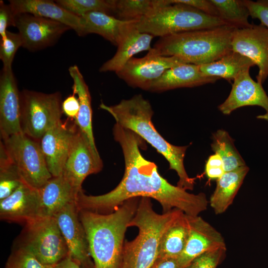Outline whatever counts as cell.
<instances>
[{
    "mask_svg": "<svg viewBox=\"0 0 268 268\" xmlns=\"http://www.w3.org/2000/svg\"><path fill=\"white\" fill-rule=\"evenodd\" d=\"M113 14L125 21L138 22L160 7L171 4L170 0H113Z\"/></svg>",
    "mask_w": 268,
    "mask_h": 268,
    "instance_id": "obj_29",
    "label": "cell"
},
{
    "mask_svg": "<svg viewBox=\"0 0 268 268\" xmlns=\"http://www.w3.org/2000/svg\"><path fill=\"white\" fill-rule=\"evenodd\" d=\"M22 42L23 47L35 51L52 46L70 27L57 21L29 13L15 16V25Z\"/></svg>",
    "mask_w": 268,
    "mask_h": 268,
    "instance_id": "obj_13",
    "label": "cell"
},
{
    "mask_svg": "<svg viewBox=\"0 0 268 268\" xmlns=\"http://www.w3.org/2000/svg\"><path fill=\"white\" fill-rule=\"evenodd\" d=\"M103 163L98 150L91 146L87 137L75 126L69 155L62 175L78 192L89 175L102 169Z\"/></svg>",
    "mask_w": 268,
    "mask_h": 268,
    "instance_id": "obj_10",
    "label": "cell"
},
{
    "mask_svg": "<svg viewBox=\"0 0 268 268\" xmlns=\"http://www.w3.org/2000/svg\"><path fill=\"white\" fill-rule=\"evenodd\" d=\"M24 183L18 169L11 162L0 141V200L9 196Z\"/></svg>",
    "mask_w": 268,
    "mask_h": 268,
    "instance_id": "obj_32",
    "label": "cell"
},
{
    "mask_svg": "<svg viewBox=\"0 0 268 268\" xmlns=\"http://www.w3.org/2000/svg\"><path fill=\"white\" fill-rule=\"evenodd\" d=\"M249 70L242 71L234 78L228 96L218 106V109L227 115L244 106H260L266 113L259 115L257 118L268 121V96L262 84L252 78Z\"/></svg>",
    "mask_w": 268,
    "mask_h": 268,
    "instance_id": "obj_16",
    "label": "cell"
},
{
    "mask_svg": "<svg viewBox=\"0 0 268 268\" xmlns=\"http://www.w3.org/2000/svg\"><path fill=\"white\" fill-rule=\"evenodd\" d=\"M62 109L63 113L68 118L75 120L79 110V102L75 94L73 93L65 99L62 104Z\"/></svg>",
    "mask_w": 268,
    "mask_h": 268,
    "instance_id": "obj_41",
    "label": "cell"
},
{
    "mask_svg": "<svg viewBox=\"0 0 268 268\" xmlns=\"http://www.w3.org/2000/svg\"><path fill=\"white\" fill-rule=\"evenodd\" d=\"M55 2L69 12L79 17L95 11L113 16V0H58Z\"/></svg>",
    "mask_w": 268,
    "mask_h": 268,
    "instance_id": "obj_33",
    "label": "cell"
},
{
    "mask_svg": "<svg viewBox=\"0 0 268 268\" xmlns=\"http://www.w3.org/2000/svg\"><path fill=\"white\" fill-rule=\"evenodd\" d=\"M231 46L232 51L250 58L258 67L256 78L263 84L268 77V29L262 24L236 29Z\"/></svg>",
    "mask_w": 268,
    "mask_h": 268,
    "instance_id": "obj_14",
    "label": "cell"
},
{
    "mask_svg": "<svg viewBox=\"0 0 268 268\" xmlns=\"http://www.w3.org/2000/svg\"><path fill=\"white\" fill-rule=\"evenodd\" d=\"M2 140L9 158L26 184L39 189L53 177L48 168L40 141L23 133Z\"/></svg>",
    "mask_w": 268,
    "mask_h": 268,
    "instance_id": "obj_9",
    "label": "cell"
},
{
    "mask_svg": "<svg viewBox=\"0 0 268 268\" xmlns=\"http://www.w3.org/2000/svg\"><path fill=\"white\" fill-rule=\"evenodd\" d=\"M243 1L249 10L250 16L259 19L261 24L268 29V0Z\"/></svg>",
    "mask_w": 268,
    "mask_h": 268,
    "instance_id": "obj_37",
    "label": "cell"
},
{
    "mask_svg": "<svg viewBox=\"0 0 268 268\" xmlns=\"http://www.w3.org/2000/svg\"><path fill=\"white\" fill-rule=\"evenodd\" d=\"M80 17L84 36L97 34L117 46L124 27L129 22L101 12H91Z\"/></svg>",
    "mask_w": 268,
    "mask_h": 268,
    "instance_id": "obj_26",
    "label": "cell"
},
{
    "mask_svg": "<svg viewBox=\"0 0 268 268\" xmlns=\"http://www.w3.org/2000/svg\"><path fill=\"white\" fill-rule=\"evenodd\" d=\"M187 216L188 236L185 248L177 259L182 268L187 267L196 258L206 252L226 247L220 232L201 216Z\"/></svg>",
    "mask_w": 268,
    "mask_h": 268,
    "instance_id": "obj_15",
    "label": "cell"
},
{
    "mask_svg": "<svg viewBox=\"0 0 268 268\" xmlns=\"http://www.w3.org/2000/svg\"><path fill=\"white\" fill-rule=\"evenodd\" d=\"M255 65L250 58L232 51L216 61L199 66L200 70L205 75L230 81L242 71Z\"/></svg>",
    "mask_w": 268,
    "mask_h": 268,
    "instance_id": "obj_27",
    "label": "cell"
},
{
    "mask_svg": "<svg viewBox=\"0 0 268 268\" xmlns=\"http://www.w3.org/2000/svg\"><path fill=\"white\" fill-rule=\"evenodd\" d=\"M219 79L204 75L199 65L183 64L167 70L152 83L149 90L162 92L178 88L193 87L212 83Z\"/></svg>",
    "mask_w": 268,
    "mask_h": 268,
    "instance_id": "obj_22",
    "label": "cell"
},
{
    "mask_svg": "<svg viewBox=\"0 0 268 268\" xmlns=\"http://www.w3.org/2000/svg\"><path fill=\"white\" fill-rule=\"evenodd\" d=\"M38 189L23 183L8 197L0 200V219L24 224L39 217Z\"/></svg>",
    "mask_w": 268,
    "mask_h": 268,
    "instance_id": "obj_19",
    "label": "cell"
},
{
    "mask_svg": "<svg viewBox=\"0 0 268 268\" xmlns=\"http://www.w3.org/2000/svg\"><path fill=\"white\" fill-rule=\"evenodd\" d=\"M38 190L40 199L39 217H53L67 204L76 201L80 193L62 174L52 177Z\"/></svg>",
    "mask_w": 268,
    "mask_h": 268,
    "instance_id": "obj_23",
    "label": "cell"
},
{
    "mask_svg": "<svg viewBox=\"0 0 268 268\" xmlns=\"http://www.w3.org/2000/svg\"><path fill=\"white\" fill-rule=\"evenodd\" d=\"M226 247L218 248L196 258L186 268H216L223 260Z\"/></svg>",
    "mask_w": 268,
    "mask_h": 268,
    "instance_id": "obj_36",
    "label": "cell"
},
{
    "mask_svg": "<svg viewBox=\"0 0 268 268\" xmlns=\"http://www.w3.org/2000/svg\"><path fill=\"white\" fill-rule=\"evenodd\" d=\"M15 16L10 5L5 4L3 0L0 1V35L3 38L9 26L15 25Z\"/></svg>",
    "mask_w": 268,
    "mask_h": 268,
    "instance_id": "obj_39",
    "label": "cell"
},
{
    "mask_svg": "<svg viewBox=\"0 0 268 268\" xmlns=\"http://www.w3.org/2000/svg\"><path fill=\"white\" fill-rule=\"evenodd\" d=\"M23 46V42L19 33L7 31L4 37L0 38V59L3 67H11L14 56L18 48Z\"/></svg>",
    "mask_w": 268,
    "mask_h": 268,
    "instance_id": "obj_35",
    "label": "cell"
},
{
    "mask_svg": "<svg viewBox=\"0 0 268 268\" xmlns=\"http://www.w3.org/2000/svg\"><path fill=\"white\" fill-rule=\"evenodd\" d=\"M172 3H181L192 6L212 16L218 17L217 10L210 0H170Z\"/></svg>",
    "mask_w": 268,
    "mask_h": 268,
    "instance_id": "obj_40",
    "label": "cell"
},
{
    "mask_svg": "<svg viewBox=\"0 0 268 268\" xmlns=\"http://www.w3.org/2000/svg\"><path fill=\"white\" fill-rule=\"evenodd\" d=\"M100 107L110 114L116 123L131 130L148 142L168 162L170 169L179 177L177 185L186 190H192L195 179L188 175L184 160L188 146H177L166 140L155 129L151 121L153 111L149 102L141 94L121 101L118 104Z\"/></svg>",
    "mask_w": 268,
    "mask_h": 268,
    "instance_id": "obj_3",
    "label": "cell"
},
{
    "mask_svg": "<svg viewBox=\"0 0 268 268\" xmlns=\"http://www.w3.org/2000/svg\"><path fill=\"white\" fill-rule=\"evenodd\" d=\"M173 209L159 214L150 198L140 197L136 212L129 227H136L138 233L124 245L122 268H150L157 259L162 239L173 223L183 214Z\"/></svg>",
    "mask_w": 268,
    "mask_h": 268,
    "instance_id": "obj_4",
    "label": "cell"
},
{
    "mask_svg": "<svg viewBox=\"0 0 268 268\" xmlns=\"http://www.w3.org/2000/svg\"><path fill=\"white\" fill-rule=\"evenodd\" d=\"M204 171L209 180L216 181L226 172L224 163L219 155L214 153L208 157L205 162Z\"/></svg>",
    "mask_w": 268,
    "mask_h": 268,
    "instance_id": "obj_38",
    "label": "cell"
},
{
    "mask_svg": "<svg viewBox=\"0 0 268 268\" xmlns=\"http://www.w3.org/2000/svg\"><path fill=\"white\" fill-rule=\"evenodd\" d=\"M140 198L126 201L110 213L79 211L95 268H122L125 233Z\"/></svg>",
    "mask_w": 268,
    "mask_h": 268,
    "instance_id": "obj_2",
    "label": "cell"
},
{
    "mask_svg": "<svg viewBox=\"0 0 268 268\" xmlns=\"http://www.w3.org/2000/svg\"><path fill=\"white\" fill-rule=\"evenodd\" d=\"M227 25L190 5L172 3L156 9L136 23L139 31L160 38L176 33Z\"/></svg>",
    "mask_w": 268,
    "mask_h": 268,
    "instance_id": "obj_6",
    "label": "cell"
},
{
    "mask_svg": "<svg viewBox=\"0 0 268 268\" xmlns=\"http://www.w3.org/2000/svg\"><path fill=\"white\" fill-rule=\"evenodd\" d=\"M150 268H182L175 258H157Z\"/></svg>",
    "mask_w": 268,
    "mask_h": 268,
    "instance_id": "obj_42",
    "label": "cell"
},
{
    "mask_svg": "<svg viewBox=\"0 0 268 268\" xmlns=\"http://www.w3.org/2000/svg\"><path fill=\"white\" fill-rule=\"evenodd\" d=\"M113 133L123 151L124 176L117 186L106 194L89 196L80 192L76 201L79 211L110 213L126 201L136 197L155 199L161 205L163 213L177 209L187 215L197 216L207 209L208 200L204 193H189L159 174L156 165L141 154L139 147L144 140L139 136L117 123Z\"/></svg>",
    "mask_w": 268,
    "mask_h": 268,
    "instance_id": "obj_1",
    "label": "cell"
},
{
    "mask_svg": "<svg viewBox=\"0 0 268 268\" xmlns=\"http://www.w3.org/2000/svg\"><path fill=\"white\" fill-rule=\"evenodd\" d=\"M15 15L29 13L61 22L82 36L83 29L80 17L77 16L50 0H10L9 1Z\"/></svg>",
    "mask_w": 268,
    "mask_h": 268,
    "instance_id": "obj_21",
    "label": "cell"
},
{
    "mask_svg": "<svg viewBox=\"0 0 268 268\" xmlns=\"http://www.w3.org/2000/svg\"><path fill=\"white\" fill-rule=\"evenodd\" d=\"M249 171L248 166H243L226 172L216 180V187L208 200L215 214L223 213L232 204Z\"/></svg>",
    "mask_w": 268,
    "mask_h": 268,
    "instance_id": "obj_24",
    "label": "cell"
},
{
    "mask_svg": "<svg viewBox=\"0 0 268 268\" xmlns=\"http://www.w3.org/2000/svg\"><path fill=\"white\" fill-rule=\"evenodd\" d=\"M55 266L43 265L30 251L19 246L12 251L5 264V268H54Z\"/></svg>",
    "mask_w": 268,
    "mask_h": 268,
    "instance_id": "obj_34",
    "label": "cell"
},
{
    "mask_svg": "<svg viewBox=\"0 0 268 268\" xmlns=\"http://www.w3.org/2000/svg\"><path fill=\"white\" fill-rule=\"evenodd\" d=\"M68 71L73 80V93L77 95L79 102V112L74 121L78 128L87 137L92 147L97 150L92 131V111L88 85L77 66H70Z\"/></svg>",
    "mask_w": 268,
    "mask_h": 268,
    "instance_id": "obj_25",
    "label": "cell"
},
{
    "mask_svg": "<svg viewBox=\"0 0 268 268\" xmlns=\"http://www.w3.org/2000/svg\"><path fill=\"white\" fill-rule=\"evenodd\" d=\"M21 92L12 68H2L0 76V132L2 139L22 133Z\"/></svg>",
    "mask_w": 268,
    "mask_h": 268,
    "instance_id": "obj_17",
    "label": "cell"
},
{
    "mask_svg": "<svg viewBox=\"0 0 268 268\" xmlns=\"http://www.w3.org/2000/svg\"><path fill=\"white\" fill-rule=\"evenodd\" d=\"M216 7L218 17L227 25L237 29L250 27V13L243 0H210Z\"/></svg>",
    "mask_w": 268,
    "mask_h": 268,
    "instance_id": "obj_31",
    "label": "cell"
},
{
    "mask_svg": "<svg viewBox=\"0 0 268 268\" xmlns=\"http://www.w3.org/2000/svg\"><path fill=\"white\" fill-rule=\"evenodd\" d=\"M59 92H21L20 125L22 132L40 141L50 129L59 123L63 113Z\"/></svg>",
    "mask_w": 268,
    "mask_h": 268,
    "instance_id": "obj_8",
    "label": "cell"
},
{
    "mask_svg": "<svg viewBox=\"0 0 268 268\" xmlns=\"http://www.w3.org/2000/svg\"><path fill=\"white\" fill-rule=\"evenodd\" d=\"M236 28L228 25L174 34L160 38L151 50L162 56H178L201 65L216 61L232 51Z\"/></svg>",
    "mask_w": 268,
    "mask_h": 268,
    "instance_id": "obj_5",
    "label": "cell"
},
{
    "mask_svg": "<svg viewBox=\"0 0 268 268\" xmlns=\"http://www.w3.org/2000/svg\"><path fill=\"white\" fill-rule=\"evenodd\" d=\"M54 268H80L79 266L68 256L58 265Z\"/></svg>",
    "mask_w": 268,
    "mask_h": 268,
    "instance_id": "obj_43",
    "label": "cell"
},
{
    "mask_svg": "<svg viewBox=\"0 0 268 268\" xmlns=\"http://www.w3.org/2000/svg\"><path fill=\"white\" fill-rule=\"evenodd\" d=\"M188 233L187 216L183 213L164 234L157 258L178 259L185 248Z\"/></svg>",
    "mask_w": 268,
    "mask_h": 268,
    "instance_id": "obj_28",
    "label": "cell"
},
{
    "mask_svg": "<svg viewBox=\"0 0 268 268\" xmlns=\"http://www.w3.org/2000/svg\"><path fill=\"white\" fill-rule=\"evenodd\" d=\"M17 246L30 251L43 265L55 266L68 256L56 220L39 217L25 224Z\"/></svg>",
    "mask_w": 268,
    "mask_h": 268,
    "instance_id": "obj_7",
    "label": "cell"
},
{
    "mask_svg": "<svg viewBox=\"0 0 268 268\" xmlns=\"http://www.w3.org/2000/svg\"><path fill=\"white\" fill-rule=\"evenodd\" d=\"M183 64H189L178 56H162L151 50L143 57L131 58L116 73L128 85L149 90L152 83L167 70Z\"/></svg>",
    "mask_w": 268,
    "mask_h": 268,
    "instance_id": "obj_11",
    "label": "cell"
},
{
    "mask_svg": "<svg viewBox=\"0 0 268 268\" xmlns=\"http://www.w3.org/2000/svg\"><path fill=\"white\" fill-rule=\"evenodd\" d=\"M137 22L129 21L124 27L120 37L118 49L114 56L105 62L99 68L100 72L120 70L133 56L142 51H149L153 36L141 32Z\"/></svg>",
    "mask_w": 268,
    "mask_h": 268,
    "instance_id": "obj_20",
    "label": "cell"
},
{
    "mask_svg": "<svg viewBox=\"0 0 268 268\" xmlns=\"http://www.w3.org/2000/svg\"><path fill=\"white\" fill-rule=\"evenodd\" d=\"M76 201L67 204L55 217L66 243L68 256L80 268H95Z\"/></svg>",
    "mask_w": 268,
    "mask_h": 268,
    "instance_id": "obj_12",
    "label": "cell"
},
{
    "mask_svg": "<svg viewBox=\"0 0 268 268\" xmlns=\"http://www.w3.org/2000/svg\"><path fill=\"white\" fill-rule=\"evenodd\" d=\"M75 126V122L71 126L61 121L47 131L40 140L48 168L53 177L62 174L70 151Z\"/></svg>",
    "mask_w": 268,
    "mask_h": 268,
    "instance_id": "obj_18",
    "label": "cell"
},
{
    "mask_svg": "<svg viewBox=\"0 0 268 268\" xmlns=\"http://www.w3.org/2000/svg\"><path fill=\"white\" fill-rule=\"evenodd\" d=\"M211 148L214 153L221 158L225 172L232 171L246 165V162L236 148L233 139L225 130L219 129L211 136Z\"/></svg>",
    "mask_w": 268,
    "mask_h": 268,
    "instance_id": "obj_30",
    "label": "cell"
}]
</instances>
